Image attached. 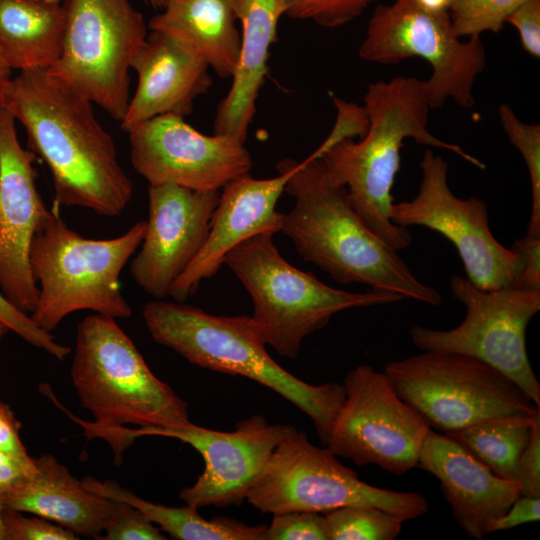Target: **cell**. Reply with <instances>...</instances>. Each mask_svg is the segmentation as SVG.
<instances>
[{"label":"cell","mask_w":540,"mask_h":540,"mask_svg":"<svg viewBox=\"0 0 540 540\" xmlns=\"http://www.w3.org/2000/svg\"><path fill=\"white\" fill-rule=\"evenodd\" d=\"M71 379L93 422L66 410L46 384L42 392L83 428L87 439L106 440L128 424L180 428L190 423L187 403L153 374L113 318L95 313L80 321Z\"/></svg>","instance_id":"5b68a950"},{"label":"cell","mask_w":540,"mask_h":540,"mask_svg":"<svg viewBox=\"0 0 540 540\" xmlns=\"http://www.w3.org/2000/svg\"><path fill=\"white\" fill-rule=\"evenodd\" d=\"M516 481L521 495L540 497V410L534 417L529 442L519 458Z\"/></svg>","instance_id":"8d00e7d4"},{"label":"cell","mask_w":540,"mask_h":540,"mask_svg":"<svg viewBox=\"0 0 540 540\" xmlns=\"http://www.w3.org/2000/svg\"><path fill=\"white\" fill-rule=\"evenodd\" d=\"M536 413L491 418L444 434L497 476L516 481L518 461L531 437Z\"/></svg>","instance_id":"4316f807"},{"label":"cell","mask_w":540,"mask_h":540,"mask_svg":"<svg viewBox=\"0 0 540 540\" xmlns=\"http://www.w3.org/2000/svg\"><path fill=\"white\" fill-rule=\"evenodd\" d=\"M263 540H328L324 514L311 511L273 514Z\"/></svg>","instance_id":"1f68e13d"},{"label":"cell","mask_w":540,"mask_h":540,"mask_svg":"<svg viewBox=\"0 0 540 540\" xmlns=\"http://www.w3.org/2000/svg\"><path fill=\"white\" fill-rule=\"evenodd\" d=\"M0 321L10 331L23 338L29 344L40 348L58 360H64L71 349L58 343L51 333L38 327L30 315L15 307L0 290Z\"/></svg>","instance_id":"836d02e7"},{"label":"cell","mask_w":540,"mask_h":540,"mask_svg":"<svg viewBox=\"0 0 540 540\" xmlns=\"http://www.w3.org/2000/svg\"><path fill=\"white\" fill-rule=\"evenodd\" d=\"M66 22L53 78L121 121L130 101L129 69L148 36L130 0H65Z\"/></svg>","instance_id":"30bf717a"},{"label":"cell","mask_w":540,"mask_h":540,"mask_svg":"<svg viewBox=\"0 0 540 540\" xmlns=\"http://www.w3.org/2000/svg\"><path fill=\"white\" fill-rule=\"evenodd\" d=\"M151 337L190 363L209 370L256 381L290 401L313 422L326 444L333 422L345 400L340 383L309 384L277 364L251 316H218L163 299L143 307Z\"/></svg>","instance_id":"277c9868"},{"label":"cell","mask_w":540,"mask_h":540,"mask_svg":"<svg viewBox=\"0 0 540 540\" xmlns=\"http://www.w3.org/2000/svg\"><path fill=\"white\" fill-rule=\"evenodd\" d=\"M358 55L365 61L381 64H395L412 57L426 60L432 73L421 81V87L430 109L441 108L448 99L460 107L471 108L476 78L486 66L480 36L461 41L449 13L429 12L410 0L376 7Z\"/></svg>","instance_id":"8fae6325"},{"label":"cell","mask_w":540,"mask_h":540,"mask_svg":"<svg viewBox=\"0 0 540 540\" xmlns=\"http://www.w3.org/2000/svg\"><path fill=\"white\" fill-rule=\"evenodd\" d=\"M450 289L466 307L464 320L448 330L416 325L410 331L413 344L422 351L475 357L513 380L540 407V384L526 349V329L540 310V291L483 290L459 275L450 280Z\"/></svg>","instance_id":"7c38bea8"},{"label":"cell","mask_w":540,"mask_h":540,"mask_svg":"<svg viewBox=\"0 0 540 540\" xmlns=\"http://www.w3.org/2000/svg\"><path fill=\"white\" fill-rule=\"evenodd\" d=\"M146 226V221H138L118 237L90 239L72 230L54 206L30 251L38 286L36 306L30 314L34 323L51 333L66 316L81 310L113 319L131 316L119 276L140 246Z\"/></svg>","instance_id":"8992f818"},{"label":"cell","mask_w":540,"mask_h":540,"mask_svg":"<svg viewBox=\"0 0 540 540\" xmlns=\"http://www.w3.org/2000/svg\"><path fill=\"white\" fill-rule=\"evenodd\" d=\"M84 487L104 498L127 503L142 512L161 531L179 540H263L266 525H248L228 517L203 518L196 507H169L147 501L117 481L82 479Z\"/></svg>","instance_id":"484cf974"},{"label":"cell","mask_w":540,"mask_h":540,"mask_svg":"<svg viewBox=\"0 0 540 540\" xmlns=\"http://www.w3.org/2000/svg\"><path fill=\"white\" fill-rule=\"evenodd\" d=\"M20 426L10 407L0 400V450L20 461L32 463L34 458L29 456L20 438Z\"/></svg>","instance_id":"60d3db41"},{"label":"cell","mask_w":540,"mask_h":540,"mask_svg":"<svg viewBox=\"0 0 540 540\" xmlns=\"http://www.w3.org/2000/svg\"><path fill=\"white\" fill-rule=\"evenodd\" d=\"M383 372L429 427L443 433L540 410L505 374L465 354L423 351L389 362Z\"/></svg>","instance_id":"ba28073f"},{"label":"cell","mask_w":540,"mask_h":540,"mask_svg":"<svg viewBox=\"0 0 540 540\" xmlns=\"http://www.w3.org/2000/svg\"><path fill=\"white\" fill-rule=\"evenodd\" d=\"M297 429L289 424H270L260 415L238 422L231 432L211 430L189 423L180 428L121 427L107 440L114 462L142 436L178 439L198 451L204 470L196 482L182 489L179 498L196 508L239 506L264 472L275 448Z\"/></svg>","instance_id":"4fadbf2b"},{"label":"cell","mask_w":540,"mask_h":540,"mask_svg":"<svg viewBox=\"0 0 540 540\" xmlns=\"http://www.w3.org/2000/svg\"><path fill=\"white\" fill-rule=\"evenodd\" d=\"M540 519V497L519 495L508 510L491 521L487 533L507 530Z\"/></svg>","instance_id":"ab89813d"},{"label":"cell","mask_w":540,"mask_h":540,"mask_svg":"<svg viewBox=\"0 0 540 540\" xmlns=\"http://www.w3.org/2000/svg\"><path fill=\"white\" fill-rule=\"evenodd\" d=\"M419 166L422 178L418 194L409 201L393 203L392 222L405 228L424 226L451 241L466 278L478 288L514 287L522 268L521 258L492 234L485 202L454 195L447 181V162L431 150L424 152Z\"/></svg>","instance_id":"9a60e30c"},{"label":"cell","mask_w":540,"mask_h":540,"mask_svg":"<svg viewBox=\"0 0 540 540\" xmlns=\"http://www.w3.org/2000/svg\"><path fill=\"white\" fill-rule=\"evenodd\" d=\"M279 174L256 179L249 173L227 183L213 212L205 243L172 285L170 296L184 302L200 283L217 274L229 251L247 239L281 232L284 214L276 205L290 176L287 160L276 166Z\"/></svg>","instance_id":"d6986e66"},{"label":"cell","mask_w":540,"mask_h":540,"mask_svg":"<svg viewBox=\"0 0 540 540\" xmlns=\"http://www.w3.org/2000/svg\"><path fill=\"white\" fill-rule=\"evenodd\" d=\"M35 470V458L32 463H25L0 450V499L15 489Z\"/></svg>","instance_id":"b9f144b4"},{"label":"cell","mask_w":540,"mask_h":540,"mask_svg":"<svg viewBox=\"0 0 540 540\" xmlns=\"http://www.w3.org/2000/svg\"><path fill=\"white\" fill-rule=\"evenodd\" d=\"M3 508L0 504V540H4L3 520H2Z\"/></svg>","instance_id":"7dc6e473"},{"label":"cell","mask_w":540,"mask_h":540,"mask_svg":"<svg viewBox=\"0 0 540 540\" xmlns=\"http://www.w3.org/2000/svg\"><path fill=\"white\" fill-rule=\"evenodd\" d=\"M9 328L2 322L0 321V345H1V342L4 338V336L9 332Z\"/></svg>","instance_id":"f6af8a7d"},{"label":"cell","mask_w":540,"mask_h":540,"mask_svg":"<svg viewBox=\"0 0 540 540\" xmlns=\"http://www.w3.org/2000/svg\"><path fill=\"white\" fill-rule=\"evenodd\" d=\"M4 540H77L69 529L40 516L26 517L20 511L3 508Z\"/></svg>","instance_id":"e575fe53"},{"label":"cell","mask_w":540,"mask_h":540,"mask_svg":"<svg viewBox=\"0 0 540 540\" xmlns=\"http://www.w3.org/2000/svg\"><path fill=\"white\" fill-rule=\"evenodd\" d=\"M114 501L112 513L99 540H165L167 537L142 512Z\"/></svg>","instance_id":"d6a6232c"},{"label":"cell","mask_w":540,"mask_h":540,"mask_svg":"<svg viewBox=\"0 0 540 540\" xmlns=\"http://www.w3.org/2000/svg\"><path fill=\"white\" fill-rule=\"evenodd\" d=\"M126 132L131 164L149 184L219 190L252 167L245 143L227 135L202 134L183 117L157 116Z\"/></svg>","instance_id":"2e32d148"},{"label":"cell","mask_w":540,"mask_h":540,"mask_svg":"<svg viewBox=\"0 0 540 540\" xmlns=\"http://www.w3.org/2000/svg\"><path fill=\"white\" fill-rule=\"evenodd\" d=\"M36 470L0 499L2 508L28 512L77 536L99 539L114 501L87 490L53 455L35 458Z\"/></svg>","instance_id":"603a6c76"},{"label":"cell","mask_w":540,"mask_h":540,"mask_svg":"<svg viewBox=\"0 0 540 540\" xmlns=\"http://www.w3.org/2000/svg\"><path fill=\"white\" fill-rule=\"evenodd\" d=\"M338 110L337 121L329 136L311 154L319 158L328 148L345 138L361 137L368 128V119L363 107H358L353 103L345 102L339 98H333Z\"/></svg>","instance_id":"d590c367"},{"label":"cell","mask_w":540,"mask_h":540,"mask_svg":"<svg viewBox=\"0 0 540 540\" xmlns=\"http://www.w3.org/2000/svg\"><path fill=\"white\" fill-rule=\"evenodd\" d=\"M521 258L522 268L513 288L540 291V232H526L510 247Z\"/></svg>","instance_id":"74e56055"},{"label":"cell","mask_w":540,"mask_h":540,"mask_svg":"<svg viewBox=\"0 0 540 540\" xmlns=\"http://www.w3.org/2000/svg\"><path fill=\"white\" fill-rule=\"evenodd\" d=\"M525 0H451L449 16L455 34L480 36L483 32L497 33L509 15Z\"/></svg>","instance_id":"f546056e"},{"label":"cell","mask_w":540,"mask_h":540,"mask_svg":"<svg viewBox=\"0 0 540 540\" xmlns=\"http://www.w3.org/2000/svg\"><path fill=\"white\" fill-rule=\"evenodd\" d=\"M38 1L49 2V3H60L61 4V2L65 1V0H38Z\"/></svg>","instance_id":"c3c4849f"},{"label":"cell","mask_w":540,"mask_h":540,"mask_svg":"<svg viewBox=\"0 0 540 540\" xmlns=\"http://www.w3.org/2000/svg\"><path fill=\"white\" fill-rule=\"evenodd\" d=\"M138 78L120 126L162 115L191 114L196 98L212 86L209 66L170 37L151 31L131 63Z\"/></svg>","instance_id":"44dd1931"},{"label":"cell","mask_w":540,"mask_h":540,"mask_svg":"<svg viewBox=\"0 0 540 540\" xmlns=\"http://www.w3.org/2000/svg\"><path fill=\"white\" fill-rule=\"evenodd\" d=\"M363 108L368 128L362 139H342L319 158L331 177L345 185L352 207L371 232L399 251L411 243L408 229L391 220V190L400 169L404 140L412 138L451 151L480 169H485V164L429 132L430 107L421 81L415 77L397 76L369 84Z\"/></svg>","instance_id":"3957f363"},{"label":"cell","mask_w":540,"mask_h":540,"mask_svg":"<svg viewBox=\"0 0 540 540\" xmlns=\"http://www.w3.org/2000/svg\"><path fill=\"white\" fill-rule=\"evenodd\" d=\"M66 11L60 3L0 0V50L13 70H46L62 50Z\"/></svg>","instance_id":"d4e9b609"},{"label":"cell","mask_w":540,"mask_h":540,"mask_svg":"<svg viewBox=\"0 0 540 540\" xmlns=\"http://www.w3.org/2000/svg\"><path fill=\"white\" fill-rule=\"evenodd\" d=\"M144 1L155 8H162L163 6V0H144Z\"/></svg>","instance_id":"bcb514c9"},{"label":"cell","mask_w":540,"mask_h":540,"mask_svg":"<svg viewBox=\"0 0 540 540\" xmlns=\"http://www.w3.org/2000/svg\"><path fill=\"white\" fill-rule=\"evenodd\" d=\"M499 118L510 143L521 153L530 176L532 209L527 231L540 232V125L523 122L506 103L499 107Z\"/></svg>","instance_id":"f1b7e54d"},{"label":"cell","mask_w":540,"mask_h":540,"mask_svg":"<svg viewBox=\"0 0 540 540\" xmlns=\"http://www.w3.org/2000/svg\"><path fill=\"white\" fill-rule=\"evenodd\" d=\"M285 192L295 199L281 232L298 254L340 284L361 283L429 305L441 294L423 284L398 251L381 241L352 207L345 185L335 181L320 158L286 159Z\"/></svg>","instance_id":"7a4b0ae2"},{"label":"cell","mask_w":540,"mask_h":540,"mask_svg":"<svg viewBox=\"0 0 540 540\" xmlns=\"http://www.w3.org/2000/svg\"><path fill=\"white\" fill-rule=\"evenodd\" d=\"M376 0H287L286 15L312 21L326 28L343 26L358 16Z\"/></svg>","instance_id":"4dcf8cb0"},{"label":"cell","mask_w":540,"mask_h":540,"mask_svg":"<svg viewBox=\"0 0 540 540\" xmlns=\"http://www.w3.org/2000/svg\"><path fill=\"white\" fill-rule=\"evenodd\" d=\"M219 196V190L149 184L146 232L130 264L133 280L146 293L156 299L170 296L173 283L205 243Z\"/></svg>","instance_id":"ac0fdd59"},{"label":"cell","mask_w":540,"mask_h":540,"mask_svg":"<svg viewBox=\"0 0 540 540\" xmlns=\"http://www.w3.org/2000/svg\"><path fill=\"white\" fill-rule=\"evenodd\" d=\"M328 540H394L405 522L382 509L354 505L324 514Z\"/></svg>","instance_id":"83f0119b"},{"label":"cell","mask_w":540,"mask_h":540,"mask_svg":"<svg viewBox=\"0 0 540 540\" xmlns=\"http://www.w3.org/2000/svg\"><path fill=\"white\" fill-rule=\"evenodd\" d=\"M246 500L263 514L311 511L325 514L345 506H372L404 521L428 512L424 495L370 485L341 464L327 447L313 445L296 430L274 450Z\"/></svg>","instance_id":"9c48e42d"},{"label":"cell","mask_w":540,"mask_h":540,"mask_svg":"<svg viewBox=\"0 0 540 540\" xmlns=\"http://www.w3.org/2000/svg\"><path fill=\"white\" fill-rule=\"evenodd\" d=\"M417 467L438 479L454 519L476 540L488 534L491 521L520 495L517 481L497 476L446 434L431 429L421 446Z\"/></svg>","instance_id":"ffe728a7"},{"label":"cell","mask_w":540,"mask_h":540,"mask_svg":"<svg viewBox=\"0 0 540 540\" xmlns=\"http://www.w3.org/2000/svg\"><path fill=\"white\" fill-rule=\"evenodd\" d=\"M520 37L524 50L534 58L540 57V0H525L507 18Z\"/></svg>","instance_id":"f35d334b"},{"label":"cell","mask_w":540,"mask_h":540,"mask_svg":"<svg viewBox=\"0 0 540 540\" xmlns=\"http://www.w3.org/2000/svg\"><path fill=\"white\" fill-rule=\"evenodd\" d=\"M11 70L0 50V109L4 107L6 90L12 78Z\"/></svg>","instance_id":"ee69618b"},{"label":"cell","mask_w":540,"mask_h":540,"mask_svg":"<svg viewBox=\"0 0 540 540\" xmlns=\"http://www.w3.org/2000/svg\"><path fill=\"white\" fill-rule=\"evenodd\" d=\"M224 264L249 293L254 307L251 317L266 345L290 359L297 357L304 338L325 327L334 314L404 299L388 291L356 293L330 287L288 263L268 234L237 245L227 253Z\"/></svg>","instance_id":"52a82bcc"},{"label":"cell","mask_w":540,"mask_h":540,"mask_svg":"<svg viewBox=\"0 0 540 540\" xmlns=\"http://www.w3.org/2000/svg\"><path fill=\"white\" fill-rule=\"evenodd\" d=\"M15 119L0 109V290L19 310L31 314L38 286L30 265L34 236L50 218L38 191L37 157L19 142Z\"/></svg>","instance_id":"e0dca14e"},{"label":"cell","mask_w":540,"mask_h":540,"mask_svg":"<svg viewBox=\"0 0 540 540\" xmlns=\"http://www.w3.org/2000/svg\"><path fill=\"white\" fill-rule=\"evenodd\" d=\"M343 386L345 400L326 447L359 466L374 464L395 475L416 468L431 428L397 394L386 374L359 365L346 374Z\"/></svg>","instance_id":"5bb4252c"},{"label":"cell","mask_w":540,"mask_h":540,"mask_svg":"<svg viewBox=\"0 0 540 540\" xmlns=\"http://www.w3.org/2000/svg\"><path fill=\"white\" fill-rule=\"evenodd\" d=\"M416 6L433 13H449L451 0H410Z\"/></svg>","instance_id":"7bdbcfd3"},{"label":"cell","mask_w":540,"mask_h":540,"mask_svg":"<svg viewBox=\"0 0 540 540\" xmlns=\"http://www.w3.org/2000/svg\"><path fill=\"white\" fill-rule=\"evenodd\" d=\"M4 108L24 127L27 148L48 167L56 208L83 207L106 217L122 214L133 184L91 101L39 69L11 78Z\"/></svg>","instance_id":"6da1fadb"},{"label":"cell","mask_w":540,"mask_h":540,"mask_svg":"<svg viewBox=\"0 0 540 540\" xmlns=\"http://www.w3.org/2000/svg\"><path fill=\"white\" fill-rule=\"evenodd\" d=\"M287 8V0H235L241 23L239 55L231 87L216 112L215 134L245 143L267 77L270 49L277 41L278 23Z\"/></svg>","instance_id":"7402d4cb"},{"label":"cell","mask_w":540,"mask_h":540,"mask_svg":"<svg viewBox=\"0 0 540 540\" xmlns=\"http://www.w3.org/2000/svg\"><path fill=\"white\" fill-rule=\"evenodd\" d=\"M148 27L205 62L218 77L232 76L240 47L235 0H163Z\"/></svg>","instance_id":"cb8c5ba5"}]
</instances>
